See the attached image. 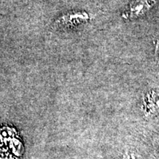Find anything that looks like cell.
Masks as SVG:
<instances>
[{"instance_id":"obj_2","label":"cell","mask_w":159,"mask_h":159,"mask_svg":"<svg viewBox=\"0 0 159 159\" xmlns=\"http://www.w3.org/2000/svg\"><path fill=\"white\" fill-rule=\"evenodd\" d=\"M142 111L144 116L151 118L159 114V90L151 89L143 96Z\"/></svg>"},{"instance_id":"obj_1","label":"cell","mask_w":159,"mask_h":159,"mask_svg":"<svg viewBox=\"0 0 159 159\" xmlns=\"http://www.w3.org/2000/svg\"><path fill=\"white\" fill-rule=\"evenodd\" d=\"M158 0H134L122 12L125 20H135L144 16L156 5Z\"/></svg>"},{"instance_id":"obj_5","label":"cell","mask_w":159,"mask_h":159,"mask_svg":"<svg viewBox=\"0 0 159 159\" xmlns=\"http://www.w3.org/2000/svg\"><path fill=\"white\" fill-rule=\"evenodd\" d=\"M123 159H142L141 157L139 156L136 152H132V151H128L126 152L123 156Z\"/></svg>"},{"instance_id":"obj_4","label":"cell","mask_w":159,"mask_h":159,"mask_svg":"<svg viewBox=\"0 0 159 159\" xmlns=\"http://www.w3.org/2000/svg\"><path fill=\"white\" fill-rule=\"evenodd\" d=\"M153 49L154 55L156 59L159 62V37L156 38L153 41Z\"/></svg>"},{"instance_id":"obj_3","label":"cell","mask_w":159,"mask_h":159,"mask_svg":"<svg viewBox=\"0 0 159 159\" xmlns=\"http://www.w3.org/2000/svg\"><path fill=\"white\" fill-rule=\"evenodd\" d=\"M89 19H90V16L86 12H72L63 16L60 19V23L66 27H71V26H77L85 22H88Z\"/></svg>"}]
</instances>
